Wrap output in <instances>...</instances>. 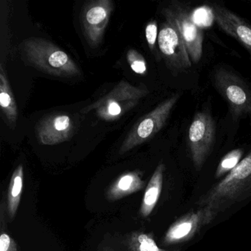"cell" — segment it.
<instances>
[{
    "mask_svg": "<svg viewBox=\"0 0 251 251\" xmlns=\"http://www.w3.org/2000/svg\"><path fill=\"white\" fill-rule=\"evenodd\" d=\"M251 196V152L224 178L200 198L196 204L219 213Z\"/></svg>",
    "mask_w": 251,
    "mask_h": 251,
    "instance_id": "1",
    "label": "cell"
},
{
    "mask_svg": "<svg viewBox=\"0 0 251 251\" xmlns=\"http://www.w3.org/2000/svg\"><path fill=\"white\" fill-rule=\"evenodd\" d=\"M22 53L30 66L47 74L61 77L79 75L80 70L73 58L52 42L42 38L23 41Z\"/></svg>",
    "mask_w": 251,
    "mask_h": 251,
    "instance_id": "2",
    "label": "cell"
},
{
    "mask_svg": "<svg viewBox=\"0 0 251 251\" xmlns=\"http://www.w3.org/2000/svg\"><path fill=\"white\" fill-rule=\"evenodd\" d=\"M148 94L149 91L145 86L136 87L123 80L105 96L83 108L81 112L86 114L95 110L100 120L115 121L136 106Z\"/></svg>",
    "mask_w": 251,
    "mask_h": 251,
    "instance_id": "3",
    "label": "cell"
},
{
    "mask_svg": "<svg viewBox=\"0 0 251 251\" xmlns=\"http://www.w3.org/2000/svg\"><path fill=\"white\" fill-rule=\"evenodd\" d=\"M212 81L233 117L251 119V89L242 77L227 67L218 66L213 71Z\"/></svg>",
    "mask_w": 251,
    "mask_h": 251,
    "instance_id": "4",
    "label": "cell"
},
{
    "mask_svg": "<svg viewBox=\"0 0 251 251\" xmlns=\"http://www.w3.org/2000/svg\"><path fill=\"white\" fill-rule=\"evenodd\" d=\"M180 97L179 94L173 95L140 119L122 144L120 153H126L145 143L159 132L167 123Z\"/></svg>",
    "mask_w": 251,
    "mask_h": 251,
    "instance_id": "5",
    "label": "cell"
},
{
    "mask_svg": "<svg viewBox=\"0 0 251 251\" xmlns=\"http://www.w3.org/2000/svg\"><path fill=\"white\" fill-rule=\"evenodd\" d=\"M161 14L175 23L183 38L191 61L192 64H198L202 58L204 33L202 29L194 22L189 7L183 2L173 1L163 8Z\"/></svg>",
    "mask_w": 251,
    "mask_h": 251,
    "instance_id": "6",
    "label": "cell"
},
{
    "mask_svg": "<svg viewBox=\"0 0 251 251\" xmlns=\"http://www.w3.org/2000/svg\"><path fill=\"white\" fill-rule=\"evenodd\" d=\"M216 139V123L207 111L194 116L189 128L188 143L192 162L197 171L201 170L212 151Z\"/></svg>",
    "mask_w": 251,
    "mask_h": 251,
    "instance_id": "7",
    "label": "cell"
},
{
    "mask_svg": "<svg viewBox=\"0 0 251 251\" xmlns=\"http://www.w3.org/2000/svg\"><path fill=\"white\" fill-rule=\"evenodd\" d=\"M158 33V45L167 67L174 73H183L189 70L192 63L188 54L183 38L175 23L164 17Z\"/></svg>",
    "mask_w": 251,
    "mask_h": 251,
    "instance_id": "8",
    "label": "cell"
},
{
    "mask_svg": "<svg viewBox=\"0 0 251 251\" xmlns=\"http://www.w3.org/2000/svg\"><path fill=\"white\" fill-rule=\"evenodd\" d=\"M219 212L209 206L191 211L175 222L166 232L164 243L167 245L183 243L193 238L202 227L211 223Z\"/></svg>",
    "mask_w": 251,
    "mask_h": 251,
    "instance_id": "9",
    "label": "cell"
},
{
    "mask_svg": "<svg viewBox=\"0 0 251 251\" xmlns=\"http://www.w3.org/2000/svg\"><path fill=\"white\" fill-rule=\"evenodd\" d=\"M114 8L111 0H97L89 2L83 8L82 25L85 37L91 46L97 47L102 42Z\"/></svg>",
    "mask_w": 251,
    "mask_h": 251,
    "instance_id": "10",
    "label": "cell"
},
{
    "mask_svg": "<svg viewBox=\"0 0 251 251\" xmlns=\"http://www.w3.org/2000/svg\"><path fill=\"white\" fill-rule=\"evenodd\" d=\"M211 9L220 28L240 42L251 56V25L222 5L211 4Z\"/></svg>",
    "mask_w": 251,
    "mask_h": 251,
    "instance_id": "11",
    "label": "cell"
},
{
    "mask_svg": "<svg viewBox=\"0 0 251 251\" xmlns=\"http://www.w3.org/2000/svg\"><path fill=\"white\" fill-rule=\"evenodd\" d=\"M74 131L73 119L66 114H54L41 120L36 127L39 142L55 145L68 140Z\"/></svg>",
    "mask_w": 251,
    "mask_h": 251,
    "instance_id": "12",
    "label": "cell"
},
{
    "mask_svg": "<svg viewBox=\"0 0 251 251\" xmlns=\"http://www.w3.org/2000/svg\"><path fill=\"white\" fill-rule=\"evenodd\" d=\"M145 181L138 171L128 172L120 176L110 186L107 192V198L115 201L139 192L145 186Z\"/></svg>",
    "mask_w": 251,
    "mask_h": 251,
    "instance_id": "13",
    "label": "cell"
},
{
    "mask_svg": "<svg viewBox=\"0 0 251 251\" xmlns=\"http://www.w3.org/2000/svg\"><path fill=\"white\" fill-rule=\"evenodd\" d=\"M164 170L165 166L160 163L147 186L140 208V214L143 217L151 215L158 202L162 190Z\"/></svg>",
    "mask_w": 251,
    "mask_h": 251,
    "instance_id": "14",
    "label": "cell"
},
{
    "mask_svg": "<svg viewBox=\"0 0 251 251\" xmlns=\"http://www.w3.org/2000/svg\"><path fill=\"white\" fill-rule=\"evenodd\" d=\"M0 105L8 126L14 128L18 118V108L2 64L0 67Z\"/></svg>",
    "mask_w": 251,
    "mask_h": 251,
    "instance_id": "15",
    "label": "cell"
},
{
    "mask_svg": "<svg viewBox=\"0 0 251 251\" xmlns=\"http://www.w3.org/2000/svg\"><path fill=\"white\" fill-rule=\"evenodd\" d=\"M23 179H24V169L23 165L20 164L14 170L11 176L9 189H8V210L11 220H13L15 217L16 213L20 206L22 193H23Z\"/></svg>",
    "mask_w": 251,
    "mask_h": 251,
    "instance_id": "16",
    "label": "cell"
},
{
    "mask_svg": "<svg viewBox=\"0 0 251 251\" xmlns=\"http://www.w3.org/2000/svg\"><path fill=\"white\" fill-rule=\"evenodd\" d=\"M243 152L241 149H235L226 154L217 166L215 172L216 178L227 176L240 162Z\"/></svg>",
    "mask_w": 251,
    "mask_h": 251,
    "instance_id": "17",
    "label": "cell"
},
{
    "mask_svg": "<svg viewBox=\"0 0 251 251\" xmlns=\"http://www.w3.org/2000/svg\"><path fill=\"white\" fill-rule=\"evenodd\" d=\"M130 246L133 251H178L161 249L152 236L146 233H135L132 236Z\"/></svg>",
    "mask_w": 251,
    "mask_h": 251,
    "instance_id": "18",
    "label": "cell"
},
{
    "mask_svg": "<svg viewBox=\"0 0 251 251\" xmlns=\"http://www.w3.org/2000/svg\"><path fill=\"white\" fill-rule=\"evenodd\" d=\"M127 61L130 68L138 75L146 74L147 62L142 54L136 50L130 49L127 52Z\"/></svg>",
    "mask_w": 251,
    "mask_h": 251,
    "instance_id": "19",
    "label": "cell"
},
{
    "mask_svg": "<svg viewBox=\"0 0 251 251\" xmlns=\"http://www.w3.org/2000/svg\"><path fill=\"white\" fill-rule=\"evenodd\" d=\"M145 36L147 42L149 45L151 50H154L155 48V43L158 40V24L157 22L151 21L147 25L145 28Z\"/></svg>",
    "mask_w": 251,
    "mask_h": 251,
    "instance_id": "20",
    "label": "cell"
},
{
    "mask_svg": "<svg viewBox=\"0 0 251 251\" xmlns=\"http://www.w3.org/2000/svg\"><path fill=\"white\" fill-rule=\"evenodd\" d=\"M0 251H17V244L7 233H2L0 237Z\"/></svg>",
    "mask_w": 251,
    "mask_h": 251,
    "instance_id": "21",
    "label": "cell"
}]
</instances>
